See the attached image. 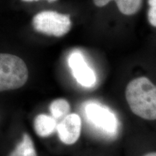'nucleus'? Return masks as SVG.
I'll return each instance as SVG.
<instances>
[{"instance_id":"obj_7","label":"nucleus","mask_w":156,"mask_h":156,"mask_svg":"<svg viewBox=\"0 0 156 156\" xmlns=\"http://www.w3.org/2000/svg\"><path fill=\"white\" fill-rule=\"evenodd\" d=\"M57 123V121L51 116L44 114H38L34 119V130L38 136L47 137L56 131Z\"/></svg>"},{"instance_id":"obj_1","label":"nucleus","mask_w":156,"mask_h":156,"mask_svg":"<svg viewBox=\"0 0 156 156\" xmlns=\"http://www.w3.org/2000/svg\"><path fill=\"white\" fill-rule=\"evenodd\" d=\"M125 97L133 114L145 120L156 119V85L146 77H136L127 84Z\"/></svg>"},{"instance_id":"obj_3","label":"nucleus","mask_w":156,"mask_h":156,"mask_svg":"<svg viewBox=\"0 0 156 156\" xmlns=\"http://www.w3.org/2000/svg\"><path fill=\"white\" fill-rule=\"evenodd\" d=\"M28 79V69L21 58L0 54V92L23 87Z\"/></svg>"},{"instance_id":"obj_9","label":"nucleus","mask_w":156,"mask_h":156,"mask_svg":"<svg viewBox=\"0 0 156 156\" xmlns=\"http://www.w3.org/2000/svg\"><path fill=\"white\" fill-rule=\"evenodd\" d=\"M49 111L51 116L58 122L70 114L71 107L69 103L66 99L58 98L53 101L51 103Z\"/></svg>"},{"instance_id":"obj_4","label":"nucleus","mask_w":156,"mask_h":156,"mask_svg":"<svg viewBox=\"0 0 156 156\" xmlns=\"http://www.w3.org/2000/svg\"><path fill=\"white\" fill-rule=\"evenodd\" d=\"M32 25L34 30L41 34L62 37L69 32L72 21L68 15L55 11H43L34 17Z\"/></svg>"},{"instance_id":"obj_11","label":"nucleus","mask_w":156,"mask_h":156,"mask_svg":"<svg viewBox=\"0 0 156 156\" xmlns=\"http://www.w3.org/2000/svg\"><path fill=\"white\" fill-rule=\"evenodd\" d=\"M149 9L147 12V19L152 26L156 27V0H148Z\"/></svg>"},{"instance_id":"obj_6","label":"nucleus","mask_w":156,"mask_h":156,"mask_svg":"<svg viewBox=\"0 0 156 156\" xmlns=\"http://www.w3.org/2000/svg\"><path fill=\"white\" fill-rule=\"evenodd\" d=\"M82 130V119L77 114H69L59 121L56 126L58 136L62 142L67 145L75 144L79 140Z\"/></svg>"},{"instance_id":"obj_12","label":"nucleus","mask_w":156,"mask_h":156,"mask_svg":"<svg viewBox=\"0 0 156 156\" xmlns=\"http://www.w3.org/2000/svg\"><path fill=\"white\" fill-rule=\"evenodd\" d=\"M110 0H93V3L98 7H103L110 2Z\"/></svg>"},{"instance_id":"obj_5","label":"nucleus","mask_w":156,"mask_h":156,"mask_svg":"<svg viewBox=\"0 0 156 156\" xmlns=\"http://www.w3.org/2000/svg\"><path fill=\"white\" fill-rule=\"evenodd\" d=\"M68 65L75 80L82 87L91 88L95 86L97 81L96 75L80 51H74L69 54Z\"/></svg>"},{"instance_id":"obj_13","label":"nucleus","mask_w":156,"mask_h":156,"mask_svg":"<svg viewBox=\"0 0 156 156\" xmlns=\"http://www.w3.org/2000/svg\"><path fill=\"white\" fill-rule=\"evenodd\" d=\"M23 2H36V1H40V0H22ZM48 2H55L56 0H46Z\"/></svg>"},{"instance_id":"obj_14","label":"nucleus","mask_w":156,"mask_h":156,"mask_svg":"<svg viewBox=\"0 0 156 156\" xmlns=\"http://www.w3.org/2000/svg\"><path fill=\"white\" fill-rule=\"evenodd\" d=\"M143 156H156V152H151V153L145 154V155Z\"/></svg>"},{"instance_id":"obj_10","label":"nucleus","mask_w":156,"mask_h":156,"mask_svg":"<svg viewBox=\"0 0 156 156\" xmlns=\"http://www.w3.org/2000/svg\"><path fill=\"white\" fill-rule=\"evenodd\" d=\"M113 1V0H110ZM121 13L125 15H133L138 12L142 7V0H114Z\"/></svg>"},{"instance_id":"obj_8","label":"nucleus","mask_w":156,"mask_h":156,"mask_svg":"<svg viewBox=\"0 0 156 156\" xmlns=\"http://www.w3.org/2000/svg\"><path fill=\"white\" fill-rule=\"evenodd\" d=\"M9 156H37L36 148L32 138L28 134H24L22 140Z\"/></svg>"},{"instance_id":"obj_2","label":"nucleus","mask_w":156,"mask_h":156,"mask_svg":"<svg viewBox=\"0 0 156 156\" xmlns=\"http://www.w3.org/2000/svg\"><path fill=\"white\" fill-rule=\"evenodd\" d=\"M83 114L87 124L103 137L113 139L117 136L119 122L109 107L95 101H87L83 105Z\"/></svg>"}]
</instances>
